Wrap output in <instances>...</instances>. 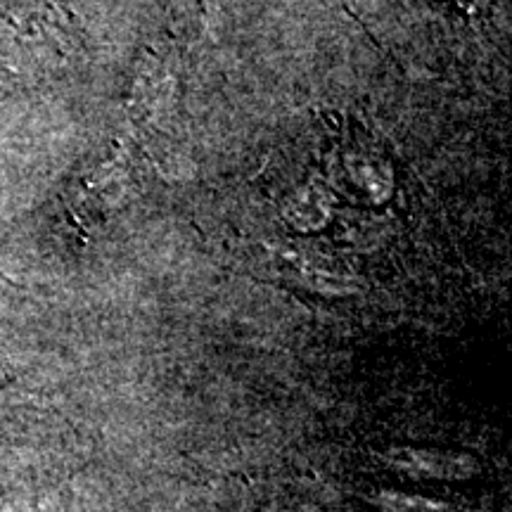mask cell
Listing matches in <instances>:
<instances>
[{
  "label": "cell",
  "mask_w": 512,
  "mask_h": 512,
  "mask_svg": "<svg viewBox=\"0 0 512 512\" xmlns=\"http://www.w3.org/2000/svg\"><path fill=\"white\" fill-rule=\"evenodd\" d=\"M370 503L380 512H458L456 505L432 496L403 494L396 489H380L370 496Z\"/></svg>",
  "instance_id": "cell-2"
},
{
  "label": "cell",
  "mask_w": 512,
  "mask_h": 512,
  "mask_svg": "<svg viewBox=\"0 0 512 512\" xmlns=\"http://www.w3.org/2000/svg\"><path fill=\"white\" fill-rule=\"evenodd\" d=\"M382 463L399 475L422 479V482H467L479 475V463L467 453L444 451V448L394 446L380 453Z\"/></svg>",
  "instance_id": "cell-1"
}]
</instances>
